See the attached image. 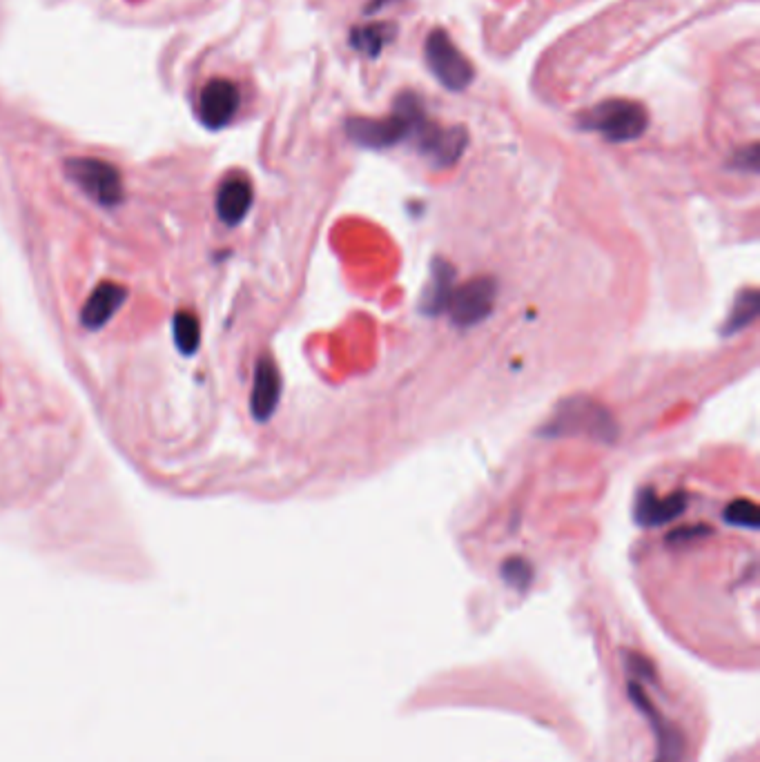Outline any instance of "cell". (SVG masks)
<instances>
[{
    "instance_id": "15",
    "label": "cell",
    "mask_w": 760,
    "mask_h": 762,
    "mask_svg": "<svg viewBox=\"0 0 760 762\" xmlns=\"http://www.w3.org/2000/svg\"><path fill=\"white\" fill-rule=\"evenodd\" d=\"M397 34V25L395 23H368L362 27H355L350 32V45L355 47L357 52H362L368 58H377L382 54L384 47L393 41Z\"/></svg>"
},
{
    "instance_id": "6",
    "label": "cell",
    "mask_w": 760,
    "mask_h": 762,
    "mask_svg": "<svg viewBox=\"0 0 760 762\" xmlns=\"http://www.w3.org/2000/svg\"><path fill=\"white\" fill-rule=\"evenodd\" d=\"M495 297H498V283L491 277H477L462 283L460 288H453L446 310L451 312L453 324L471 328L491 315Z\"/></svg>"
},
{
    "instance_id": "9",
    "label": "cell",
    "mask_w": 760,
    "mask_h": 762,
    "mask_svg": "<svg viewBox=\"0 0 760 762\" xmlns=\"http://www.w3.org/2000/svg\"><path fill=\"white\" fill-rule=\"evenodd\" d=\"M239 87L228 78H214L199 96V119L210 130L228 125L239 110Z\"/></svg>"
},
{
    "instance_id": "3",
    "label": "cell",
    "mask_w": 760,
    "mask_h": 762,
    "mask_svg": "<svg viewBox=\"0 0 760 762\" xmlns=\"http://www.w3.org/2000/svg\"><path fill=\"white\" fill-rule=\"evenodd\" d=\"M424 56L428 70L433 72V76L446 90L464 92L466 87L471 85L475 76L473 65L469 58L460 52V47L451 41V36H448L444 29H433V32L428 34L424 43Z\"/></svg>"
},
{
    "instance_id": "7",
    "label": "cell",
    "mask_w": 760,
    "mask_h": 762,
    "mask_svg": "<svg viewBox=\"0 0 760 762\" xmlns=\"http://www.w3.org/2000/svg\"><path fill=\"white\" fill-rule=\"evenodd\" d=\"M417 143V148L431 161L435 168H451L462 159V154L469 145V132L466 127H440L431 121H424L417 132L411 136Z\"/></svg>"
},
{
    "instance_id": "21",
    "label": "cell",
    "mask_w": 760,
    "mask_h": 762,
    "mask_svg": "<svg viewBox=\"0 0 760 762\" xmlns=\"http://www.w3.org/2000/svg\"><path fill=\"white\" fill-rule=\"evenodd\" d=\"M736 163H738L743 170H752V172H756V170H758V148H756V145H749L747 150L740 152V154L736 156Z\"/></svg>"
},
{
    "instance_id": "19",
    "label": "cell",
    "mask_w": 760,
    "mask_h": 762,
    "mask_svg": "<svg viewBox=\"0 0 760 762\" xmlns=\"http://www.w3.org/2000/svg\"><path fill=\"white\" fill-rule=\"evenodd\" d=\"M502 578L506 584L513 586V589L524 591V589H529V584L533 580V569L526 560L511 558L502 564Z\"/></svg>"
},
{
    "instance_id": "11",
    "label": "cell",
    "mask_w": 760,
    "mask_h": 762,
    "mask_svg": "<svg viewBox=\"0 0 760 762\" xmlns=\"http://www.w3.org/2000/svg\"><path fill=\"white\" fill-rule=\"evenodd\" d=\"M125 297H128V292H125V288L119 286V283H101L85 301L81 312L83 326L90 330L103 328L107 321L114 317V312L123 306Z\"/></svg>"
},
{
    "instance_id": "14",
    "label": "cell",
    "mask_w": 760,
    "mask_h": 762,
    "mask_svg": "<svg viewBox=\"0 0 760 762\" xmlns=\"http://www.w3.org/2000/svg\"><path fill=\"white\" fill-rule=\"evenodd\" d=\"M453 281H455V268L444 259H435L433 263V277L428 283L426 292L422 295V312L426 315H440L448 308V299L453 295Z\"/></svg>"
},
{
    "instance_id": "2",
    "label": "cell",
    "mask_w": 760,
    "mask_h": 762,
    "mask_svg": "<svg viewBox=\"0 0 760 762\" xmlns=\"http://www.w3.org/2000/svg\"><path fill=\"white\" fill-rule=\"evenodd\" d=\"M544 433L547 437L584 435L598 439V442H613L618 435V426L602 404L593 402L589 397H573L560 404L558 413L553 415Z\"/></svg>"
},
{
    "instance_id": "8",
    "label": "cell",
    "mask_w": 760,
    "mask_h": 762,
    "mask_svg": "<svg viewBox=\"0 0 760 762\" xmlns=\"http://www.w3.org/2000/svg\"><path fill=\"white\" fill-rule=\"evenodd\" d=\"M629 698L633 700L645 718L651 722V729L656 731L658 738V756L654 762H680L682 756H685V736L682 731L671 722L669 718L662 716V713L656 709L654 702H651L638 682H629Z\"/></svg>"
},
{
    "instance_id": "17",
    "label": "cell",
    "mask_w": 760,
    "mask_h": 762,
    "mask_svg": "<svg viewBox=\"0 0 760 762\" xmlns=\"http://www.w3.org/2000/svg\"><path fill=\"white\" fill-rule=\"evenodd\" d=\"M758 308H760V304H758V292L756 290H745L743 295L738 297L736 306L732 310V315H729V319H727V324L723 328L725 335H734V332L743 330L745 326L752 324V321L758 315Z\"/></svg>"
},
{
    "instance_id": "13",
    "label": "cell",
    "mask_w": 760,
    "mask_h": 762,
    "mask_svg": "<svg viewBox=\"0 0 760 762\" xmlns=\"http://www.w3.org/2000/svg\"><path fill=\"white\" fill-rule=\"evenodd\" d=\"M252 205V185L243 177H230L217 192V214L226 226H237Z\"/></svg>"
},
{
    "instance_id": "10",
    "label": "cell",
    "mask_w": 760,
    "mask_h": 762,
    "mask_svg": "<svg viewBox=\"0 0 760 762\" xmlns=\"http://www.w3.org/2000/svg\"><path fill=\"white\" fill-rule=\"evenodd\" d=\"M281 395V377L275 366V361L270 357H261L255 368V386H252L250 395V410L255 415L257 422H266L272 417L275 408L279 404Z\"/></svg>"
},
{
    "instance_id": "18",
    "label": "cell",
    "mask_w": 760,
    "mask_h": 762,
    "mask_svg": "<svg viewBox=\"0 0 760 762\" xmlns=\"http://www.w3.org/2000/svg\"><path fill=\"white\" fill-rule=\"evenodd\" d=\"M725 522L732 526H743V529H758L760 524V513L758 506L749 500H736L725 508Z\"/></svg>"
},
{
    "instance_id": "1",
    "label": "cell",
    "mask_w": 760,
    "mask_h": 762,
    "mask_svg": "<svg viewBox=\"0 0 760 762\" xmlns=\"http://www.w3.org/2000/svg\"><path fill=\"white\" fill-rule=\"evenodd\" d=\"M580 127L602 134L611 143H629L647 132L649 114L642 103L611 99L584 112L580 116Z\"/></svg>"
},
{
    "instance_id": "16",
    "label": "cell",
    "mask_w": 760,
    "mask_h": 762,
    "mask_svg": "<svg viewBox=\"0 0 760 762\" xmlns=\"http://www.w3.org/2000/svg\"><path fill=\"white\" fill-rule=\"evenodd\" d=\"M172 332H174V344L181 350L183 355H194L199 350V341H201V328H199V319L192 315L188 310H181L174 315L172 321Z\"/></svg>"
},
{
    "instance_id": "20",
    "label": "cell",
    "mask_w": 760,
    "mask_h": 762,
    "mask_svg": "<svg viewBox=\"0 0 760 762\" xmlns=\"http://www.w3.org/2000/svg\"><path fill=\"white\" fill-rule=\"evenodd\" d=\"M703 535H709V529L707 526H691V529H678L676 533L669 535V542L674 544H680V542H689L694 540V537H703Z\"/></svg>"
},
{
    "instance_id": "12",
    "label": "cell",
    "mask_w": 760,
    "mask_h": 762,
    "mask_svg": "<svg viewBox=\"0 0 760 762\" xmlns=\"http://www.w3.org/2000/svg\"><path fill=\"white\" fill-rule=\"evenodd\" d=\"M687 508V495L674 493L660 500L654 491H642L636 502V520L642 526H662L678 520Z\"/></svg>"
},
{
    "instance_id": "4",
    "label": "cell",
    "mask_w": 760,
    "mask_h": 762,
    "mask_svg": "<svg viewBox=\"0 0 760 762\" xmlns=\"http://www.w3.org/2000/svg\"><path fill=\"white\" fill-rule=\"evenodd\" d=\"M65 172L87 197L105 205V208H112V205H119L123 201L121 174L112 163L81 156V159L67 161Z\"/></svg>"
},
{
    "instance_id": "5",
    "label": "cell",
    "mask_w": 760,
    "mask_h": 762,
    "mask_svg": "<svg viewBox=\"0 0 760 762\" xmlns=\"http://www.w3.org/2000/svg\"><path fill=\"white\" fill-rule=\"evenodd\" d=\"M422 121L424 119H411V116L393 110L388 119H350L346 121V132L362 148L386 150L411 139Z\"/></svg>"
}]
</instances>
